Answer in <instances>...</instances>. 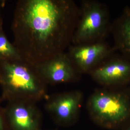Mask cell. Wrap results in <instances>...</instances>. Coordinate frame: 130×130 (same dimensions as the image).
Listing matches in <instances>:
<instances>
[{
	"mask_svg": "<svg viewBox=\"0 0 130 130\" xmlns=\"http://www.w3.org/2000/svg\"><path fill=\"white\" fill-rule=\"evenodd\" d=\"M79 6V19L71 44H90L106 41L111 34L112 23L106 5L96 0H83Z\"/></svg>",
	"mask_w": 130,
	"mask_h": 130,
	"instance_id": "4",
	"label": "cell"
},
{
	"mask_svg": "<svg viewBox=\"0 0 130 130\" xmlns=\"http://www.w3.org/2000/svg\"><path fill=\"white\" fill-rule=\"evenodd\" d=\"M36 103L27 100L11 101L7 111L12 130H42V116Z\"/></svg>",
	"mask_w": 130,
	"mask_h": 130,
	"instance_id": "9",
	"label": "cell"
},
{
	"mask_svg": "<svg viewBox=\"0 0 130 130\" xmlns=\"http://www.w3.org/2000/svg\"><path fill=\"white\" fill-rule=\"evenodd\" d=\"M0 130H7L3 116L0 111Z\"/></svg>",
	"mask_w": 130,
	"mask_h": 130,
	"instance_id": "12",
	"label": "cell"
},
{
	"mask_svg": "<svg viewBox=\"0 0 130 130\" xmlns=\"http://www.w3.org/2000/svg\"><path fill=\"white\" fill-rule=\"evenodd\" d=\"M79 17L72 0H20L12 24L14 45L24 60L36 65L65 52Z\"/></svg>",
	"mask_w": 130,
	"mask_h": 130,
	"instance_id": "1",
	"label": "cell"
},
{
	"mask_svg": "<svg viewBox=\"0 0 130 130\" xmlns=\"http://www.w3.org/2000/svg\"><path fill=\"white\" fill-rule=\"evenodd\" d=\"M46 100L45 109L56 124L67 127L77 123L83 101L80 91L57 93L48 96Z\"/></svg>",
	"mask_w": 130,
	"mask_h": 130,
	"instance_id": "5",
	"label": "cell"
},
{
	"mask_svg": "<svg viewBox=\"0 0 130 130\" xmlns=\"http://www.w3.org/2000/svg\"><path fill=\"white\" fill-rule=\"evenodd\" d=\"M128 89H129V92L130 93V85L129 86V87H128Z\"/></svg>",
	"mask_w": 130,
	"mask_h": 130,
	"instance_id": "14",
	"label": "cell"
},
{
	"mask_svg": "<svg viewBox=\"0 0 130 130\" xmlns=\"http://www.w3.org/2000/svg\"><path fill=\"white\" fill-rule=\"evenodd\" d=\"M97 90L91 95L86 107L95 124L102 128L121 130L130 121V93L128 87Z\"/></svg>",
	"mask_w": 130,
	"mask_h": 130,
	"instance_id": "2",
	"label": "cell"
},
{
	"mask_svg": "<svg viewBox=\"0 0 130 130\" xmlns=\"http://www.w3.org/2000/svg\"><path fill=\"white\" fill-rule=\"evenodd\" d=\"M1 80L11 101L27 100L37 102L46 99V85L35 65L24 60L0 61Z\"/></svg>",
	"mask_w": 130,
	"mask_h": 130,
	"instance_id": "3",
	"label": "cell"
},
{
	"mask_svg": "<svg viewBox=\"0 0 130 130\" xmlns=\"http://www.w3.org/2000/svg\"><path fill=\"white\" fill-rule=\"evenodd\" d=\"M89 74L105 88H127L130 85V60L119 53H115Z\"/></svg>",
	"mask_w": 130,
	"mask_h": 130,
	"instance_id": "6",
	"label": "cell"
},
{
	"mask_svg": "<svg viewBox=\"0 0 130 130\" xmlns=\"http://www.w3.org/2000/svg\"><path fill=\"white\" fill-rule=\"evenodd\" d=\"M111 34L116 51L130 60V6L124 8L112 22Z\"/></svg>",
	"mask_w": 130,
	"mask_h": 130,
	"instance_id": "10",
	"label": "cell"
},
{
	"mask_svg": "<svg viewBox=\"0 0 130 130\" xmlns=\"http://www.w3.org/2000/svg\"><path fill=\"white\" fill-rule=\"evenodd\" d=\"M121 130H130V121Z\"/></svg>",
	"mask_w": 130,
	"mask_h": 130,
	"instance_id": "13",
	"label": "cell"
},
{
	"mask_svg": "<svg viewBox=\"0 0 130 130\" xmlns=\"http://www.w3.org/2000/svg\"><path fill=\"white\" fill-rule=\"evenodd\" d=\"M35 66L38 75L46 85L74 83L79 80L82 75L66 52Z\"/></svg>",
	"mask_w": 130,
	"mask_h": 130,
	"instance_id": "8",
	"label": "cell"
},
{
	"mask_svg": "<svg viewBox=\"0 0 130 130\" xmlns=\"http://www.w3.org/2000/svg\"><path fill=\"white\" fill-rule=\"evenodd\" d=\"M67 50L70 60L81 74H89L117 51L113 46L106 41L90 44H71Z\"/></svg>",
	"mask_w": 130,
	"mask_h": 130,
	"instance_id": "7",
	"label": "cell"
},
{
	"mask_svg": "<svg viewBox=\"0 0 130 130\" xmlns=\"http://www.w3.org/2000/svg\"><path fill=\"white\" fill-rule=\"evenodd\" d=\"M23 59L14 44L0 31V61Z\"/></svg>",
	"mask_w": 130,
	"mask_h": 130,
	"instance_id": "11",
	"label": "cell"
}]
</instances>
